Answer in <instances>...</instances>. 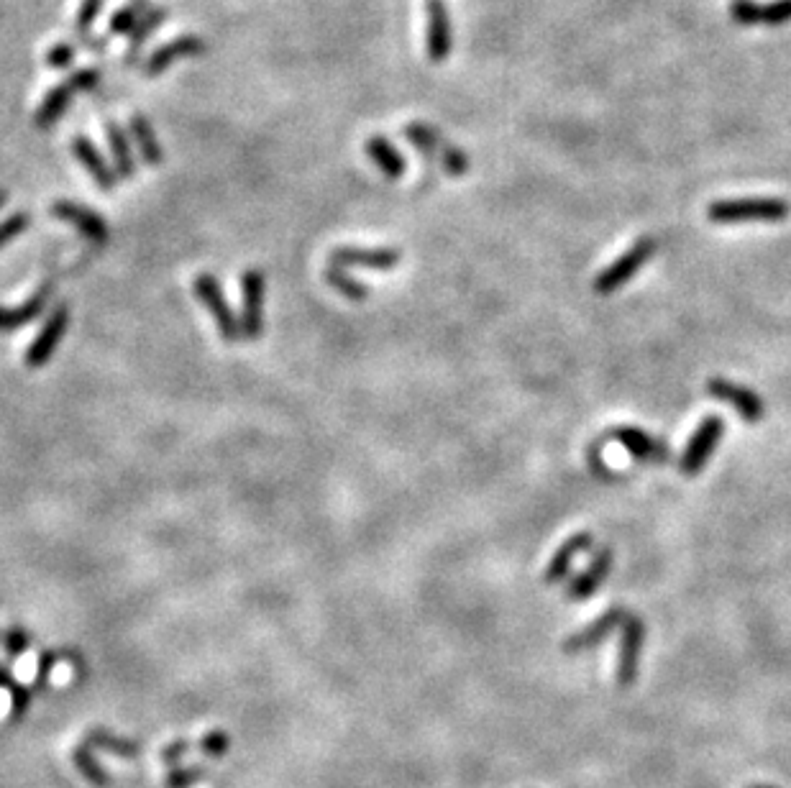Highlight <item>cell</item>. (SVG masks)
Instances as JSON below:
<instances>
[{"mask_svg":"<svg viewBox=\"0 0 791 788\" xmlns=\"http://www.w3.org/2000/svg\"><path fill=\"white\" fill-rule=\"evenodd\" d=\"M49 297H52V284H44L24 305H18V308H0V331H13V328L29 325L31 320H36L44 313Z\"/></svg>","mask_w":791,"mask_h":788,"instance_id":"obj_21","label":"cell"},{"mask_svg":"<svg viewBox=\"0 0 791 788\" xmlns=\"http://www.w3.org/2000/svg\"><path fill=\"white\" fill-rule=\"evenodd\" d=\"M264 300H267V277L259 269L241 274V338L256 341L264 333Z\"/></svg>","mask_w":791,"mask_h":788,"instance_id":"obj_3","label":"cell"},{"mask_svg":"<svg viewBox=\"0 0 791 788\" xmlns=\"http://www.w3.org/2000/svg\"><path fill=\"white\" fill-rule=\"evenodd\" d=\"M592 545H594L592 533H576L571 535V538H566L559 551L553 553L546 574H543L548 584H559V581H564L566 576H569L571 563L576 561V556H582L584 551H592Z\"/></svg>","mask_w":791,"mask_h":788,"instance_id":"obj_17","label":"cell"},{"mask_svg":"<svg viewBox=\"0 0 791 788\" xmlns=\"http://www.w3.org/2000/svg\"><path fill=\"white\" fill-rule=\"evenodd\" d=\"M722 435H725V423L717 415H707L702 423L697 425V430L689 438L684 456L679 461V469L684 476H697L699 471L707 466L710 456L715 453V448L720 446Z\"/></svg>","mask_w":791,"mask_h":788,"instance_id":"obj_5","label":"cell"},{"mask_svg":"<svg viewBox=\"0 0 791 788\" xmlns=\"http://www.w3.org/2000/svg\"><path fill=\"white\" fill-rule=\"evenodd\" d=\"M610 438L620 443L640 464H669L671 461L669 446L664 441H658L646 430L633 428V425H620V428L610 430Z\"/></svg>","mask_w":791,"mask_h":788,"instance_id":"obj_11","label":"cell"},{"mask_svg":"<svg viewBox=\"0 0 791 788\" xmlns=\"http://www.w3.org/2000/svg\"><path fill=\"white\" fill-rule=\"evenodd\" d=\"M80 44L85 49H88V52H93V54H103L105 52V47H108V39H105V36H85V39H80Z\"/></svg>","mask_w":791,"mask_h":788,"instance_id":"obj_34","label":"cell"},{"mask_svg":"<svg viewBox=\"0 0 791 788\" xmlns=\"http://www.w3.org/2000/svg\"><path fill=\"white\" fill-rule=\"evenodd\" d=\"M425 54L433 64H441L451 57L454 49V29H451V13L443 0H425Z\"/></svg>","mask_w":791,"mask_h":788,"instance_id":"obj_6","label":"cell"},{"mask_svg":"<svg viewBox=\"0 0 791 788\" xmlns=\"http://www.w3.org/2000/svg\"><path fill=\"white\" fill-rule=\"evenodd\" d=\"M67 82L75 87L77 95L93 93L95 87L103 82V72H100L98 67H80V70H72L70 75H67Z\"/></svg>","mask_w":791,"mask_h":788,"instance_id":"obj_31","label":"cell"},{"mask_svg":"<svg viewBox=\"0 0 791 788\" xmlns=\"http://www.w3.org/2000/svg\"><path fill=\"white\" fill-rule=\"evenodd\" d=\"M656 249L658 244L653 238H638L623 256H617L612 264H607V267L594 277L592 282L594 292H597V295H612V292L620 290L623 284H628L640 269L646 267L648 261L653 259V254H656Z\"/></svg>","mask_w":791,"mask_h":788,"instance_id":"obj_2","label":"cell"},{"mask_svg":"<svg viewBox=\"0 0 791 788\" xmlns=\"http://www.w3.org/2000/svg\"><path fill=\"white\" fill-rule=\"evenodd\" d=\"M52 215L54 218H59V221H67L70 226H75L82 236L98 246H105L108 244V238H111L108 223H105L98 213H93L90 208H85V205L62 200V203L52 205Z\"/></svg>","mask_w":791,"mask_h":788,"instance_id":"obj_12","label":"cell"},{"mask_svg":"<svg viewBox=\"0 0 791 788\" xmlns=\"http://www.w3.org/2000/svg\"><path fill=\"white\" fill-rule=\"evenodd\" d=\"M364 151H367V157L377 164V169L387 180H400L402 174H405V167H408L405 157H402L397 146L387 136H369L367 144H364Z\"/></svg>","mask_w":791,"mask_h":788,"instance_id":"obj_19","label":"cell"},{"mask_svg":"<svg viewBox=\"0 0 791 788\" xmlns=\"http://www.w3.org/2000/svg\"><path fill=\"white\" fill-rule=\"evenodd\" d=\"M103 8H105V0H80V8H77L75 13V26H72L77 39L90 36V31H93L95 21L100 18Z\"/></svg>","mask_w":791,"mask_h":788,"instance_id":"obj_28","label":"cell"},{"mask_svg":"<svg viewBox=\"0 0 791 788\" xmlns=\"http://www.w3.org/2000/svg\"><path fill=\"white\" fill-rule=\"evenodd\" d=\"M707 392L715 400L733 407L745 423H761L763 415H766V405H763L761 397L753 389L743 387V384H735L725 377H715L707 382Z\"/></svg>","mask_w":791,"mask_h":788,"instance_id":"obj_9","label":"cell"},{"mask_svg":"<svg viewBox=\"0 0 791 788\" xmlns=\"http://www.w3.org/2000/svg\"><path fill=\"white\" fill-rule=\"evenodd\" d=\"M105 136H108V146H111L113 169H116V174L121 180H131L136 174V157L131 139H128L123 126H118L116 121L105 123Z\"/></svg>","mask_w":791,"mask_h":788,"instance_id":"obj_22","label":"cell"},{"mask_svg":"<svg viewBox=\"0 0 791 788\" xmlns=\"http://www.w3.org/2000/svg\"><path fill=\"white\" fill-rule=\"evenodd\" d=\"M75 95H77L75 87H72L67 80L59 82V85H54L52 90H49L44 98H41L39 108H36L34 126L39 128V131H47V128H52L54 123L64 116V113L70 111V103Z\"/></svg>","mask_w":791,"mask_h":788,"instance_id":"obj_18","label":"cell"},{"mask_svg":"<svg viewBox=\"0 0 791 788\" xmlns=\"http://www.w3.org/2000/svg\"><path fill=\"white\" fill-rule=\"evenodd\" d=\"M326 279L328 284H331L333 290L338 292V295H344L346 300L351 302H364L369 297V287L367 284L356 282V279H351L349 274H346L344 267H336V264H331L326 272Z\"/></svg>","mask_w":791,"mask_h":788,"instance_id":"obj_26","label":"cell"},{"mask_svg":"<svg viewBox=\"0 0 791 788\" xmlns=\"http://www.w3.org/2000/svg\"><path fill=\"white\" fill-rule=\"evenodd\" d=\"M200 54H205V41L200 39L198 34L175 36V39L159 44V47L144 59V64H141V75L159 77L164 75V72H167L175 62L200 57Z\"/></svg>","mask_w":791,"mask_h":788,"instance_id":"obj_7","label":"cell"},{"mask_svg":"<svg viewBox=\"0 0 791 788\" xmlns=\"http://www.w3.org/2000/svg\"><path fill=\"white\" fill-rule=\"evenodd\" d=\"M8 203V192L6 190H0V210H3V205Z\"/></svg>","mask_w":791,"mask_h":788,"instance_id":"obj_35","label":"cell"},{"mask_svg":"<svg viewBox=\"0 0 791 788\" xmlns=\"http://www.w3.org/2000/svg\"><path fill=\"white\" fill-rule=\"evenodd\" d=\"M730 18L740 26L763 24V3H756V0H730Z\"/></svg>","mask_w":791,"mask_h":788,"instance_id":"obj_29","label":"cell"},{"mask_svg":"<svg viewBox=\"0 0 791 788\" xmlns=\"http://www.w3.org/2000/svg\"><path fill=\"white\" fill-rule=\"evenodd\" d=\"M751 788H771V786H763V783H758V786H751Z\"/></svg>","mask_w":791,"mask_h":788,"instance_id":"obj_36","label":"cell"},{"mask_svg":"<svg viewBox=\"0 0 791 788\" xmlns=\"http://www.w3.org/2000/svg\"><path fill=\"white\" fill-rule=\"evenodd\" d=\"M167 18H169V11L164 6H154V8H149V11L144 13V18H141L139 24H136V29L131 31V34H128L126 64H131L136 57H139L141 49L146 47V41H149L154 34H157L159 26L167 24Z\"/></svg>","mask_w":791,"mask_h":788,"instance_id":"obj_23","label":"cell"},{"mask_svg":"<svg viewBox=\"0 0 791 788\" xmlns=\"http://www.w3.org/2000/svg\"><path fill=\"white\" fill-rule=\"evenodd\" d=\"M791 213V205L781 197H735V200H717L707 208V218L712 223H781Z\"/></svg>","mask_w":791,"mask_h":788,"instance_id":"obj_1","label":"cell"},{"mask_svg":"<svg viewBox=\"0 0 791 788\" xmlns=\"http://www.w3.org/2000/svg\"><path fill=\"white\" fill-rule=\"evenodd\" d=\"M438 162H441L443 172H448L451 177H464V174L469 172V164H472V159H469V154H466L464 149H459L456 144L446 141V144L441 146Z\"/></svg>","mask_w":791,"mask_h":788,"instance_id":"obj_27","label":"cell"},{"mask_svg":"<svg viewBox=\"0 0 791 788\" xmlns=\"http://www.w3.org/2000/svg\"><path fill=\"white\" fill-rule=\"evenodd\" d=\"M791 21V0H771L763 6V24L784 26Z\"/></svg>","mask_w":791,"mask_h":788,"instance_id":"obj_32","label":"cell"},{"mask_svg":"<svg viewBox=\"0 0 791 788\" xmlns=\"http://www.w3.org/2000/svg\"><path fill=\"white\" fill-rule=\"evenodd\" d=\"M402 136H405V139H408L423 157H431V159H438L441 146L446 144V139H443L441 131H438L436 126H428V123H420V121L402 126Z\"/></svg>","mask_w":791,"mask_h":788,"instance_id":"obj_24","label":"cell"},{"mask_svg":"<svg viewBox=\"0 0 791 788\" xmlns=\"http://www.w3.org/2000/svg\"><path fill=\"white\" fill-rule=\"evenodd\" d=\"M77 59V47L72 41H57L52 47L47 49L44 54V62H47L49 70H70L72 64Z\"/></svg>","mask_w":791,"mask_h":788,"instance_id":"obj_30","label":"cell"},{"mask_svg":"<svg viewBox=\"0 0 791 788\" xmlns=\"http://www.w3.org/2000/svg\"><path fill=\"white\" fill-rule=\"evenodd\" d=\"M612 563H615V551L605 545V548L594 553L592 561H589V566L584 568L582 574L571 579V584L566 586V599H571V602H584V599L592 597L594 591L605 584L607 574L612 571Z\"/></svg>","mask_w":791,"mask_h":788,"instance_id":"obj_13","label":"cell"},{"mask_svg":"<svg viewBox=\"0 0 791 788\" xmlns=\"http://www.w3.org/2000/svg\"><path fill=\"white\" fill-rule=\"evenodd\" d=\"M67 325H70V305L59 302L57 308L49 313L47 323L41 325L39 336L31 341L29 351H26V366L29 369H41V366L52 359L57 346L62 343L64 333H67Z\"/></svg>","mask_w":791,"mask_h":788,"instance_id":"obj_8","label":"cell"},{"mask_svg":"<svg viewBox=\"0 0 791 788\" xmlns=\"http://www.w3.org/2000/svg\"><path fill=\"white\" fill-rule=\"evenodd\" d=\"M402 261L400 249H356V246H338L331 254V264L336 267H367L377 272H390Z\"/></svg>","mask_w":791,"mask_h":788,"instance_id":"obj_14","label":"cell"},{"mask_svg":"<svg viewBox=\"0 0 791 788\" xmlns=\"http://www.w3.org/2000/svg\"><path fill=\"white\" fill-rule=\"evenodd\" d=\"M192 287H195V297L203 302L205 308H208V313L213 315V320H216L218 333H221L223 341L228 343L239 341L241 338L239 318H236V313H233L231 305H228L221 282H218L213 274H200V277H195V284H192Z\"/></svg>","mask_w":791,"mask_h":788,"instance_id":"obj_4","label":"cell"},{"mask_svg":"<svg viewBox=\"0 0 791 788\" xmlns=\"http://www.w3.org/2000/svg\"><path fill=\"white\" fill-rule=\"evenodd\" d=\"M646 643V625L638 615H628L623 622V643H620V661H617V686L628 689L633 686L635 676H638V661L640 650Z\"/></svg>","mask_w":791,"mask_h":788,"instance_id":"obj_10","label":"cell"},{"mask_svg":"<svg viewBox=\"0 0 791 788\" xmlns=\"http://www.w3.org/2000/svg\"><path fill=\"white\" fill-rule=\"evenodd\" d=\"M149 0H128L126 6L118 8L108 21V36H126L136 29L144 13L149 11Z\"/></svg>","mask_w":791,"mask_h":788,"instance_id":"obj_25","label":"cell"},{"mask_svg":"<svg viewBox=\"0 0 791 788\" xmlns=\"http://www.w3.org/2000/svg\"><path fill=\"white\" fill-rule=\"evenodd\" d=\"M628 612L623 607H612L607 609L605 615H600L592 625H587L584 630H579L576 635H571L569 640L564 643V653H582V650L597 648L602 640H607V635H612V630L623 625Z\"/></svg>","mask_w":791,"mask_h":788,"instance_id":"obj_16","label":"cell"},{"mask_svg":"<svg viewBox=\"0 0 791 788\" xmlns=\"http://www.w3.org/2000/svg\"><path fill=\"white\" fill-rule=\"evenodd\" d=\"M29 223L31 218L26 213H16L11 215V218H6V221L0 223V246L11 244L13 238H18L26 228H29Z\"/></svg>","mask_w":791,"mask_h":788,"instance_id":"obj_33","label":"cell"},{"mask_svg":"<svg viewBox=\"0 0 791 788\" xmlns=\"http://www.w3.org/2000/svg\"><path fill=\"white\" fill-rule=\"evenodd\" d=\"M72 154H75L77 162L85 167V172L90 174L95 180V185L100 187L103 192H113L118 185V174L116 169L108 164V159L100 154V149L95 146L93 139H88V136H75L72 139Z\"/></svg>","mask_w":791,"mask_h":788,"instance_id":"obj_15","label":"cell"},{"mask_svg":"<svg viewBox=\"0 0 791 788\" xmlns=\"http://www.w3.org/2000/svg\"><path fill=\"white\" fill-rule=\"evenodd\" d=\"M128 134H131V139H134V144H136V149H139L144 164H149V167H159V164L164 162L162 141H159L157 131H154V126L149 118L141 116V113H134V116H131V121H128Z\"/></svg>","mask_w":791,"mask_h":788,"instance_id":"obj_20","label":"cell"}]
</instances>
